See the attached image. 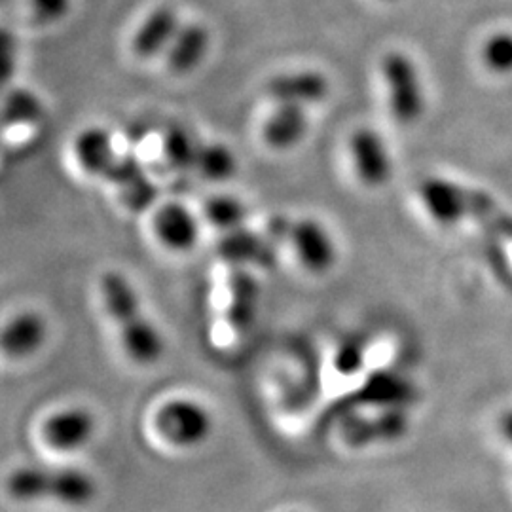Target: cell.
I'll return each mask as SVG.
<instances>
[{"instance_id": "1", "label": "cell", "mask_w": 512, "mask_h": 512, "mask_svg": "<svg viewBox=\"0 0 512 512\" xmlns=\"http://www.w3.org/2000/svg\"><path fill=\"white\" fill-rule=\"evenodd\" d=\"M99 294L129 359L139 365L160 361L165 351L164 336L148 317L141 296L128 277L120 272L103 274Z\"/></svg>"}, {"instance_id": "2", "label": "cell", "mask_w": 512, "mask_h": 512, "mask_svg": "<svg viewBox=\"0 0 512 512\" xmlns=\"http://www.w3.org/2000/svg\"><path fill=\"white\" fill-rule=\"evenodd\" d=\"M6 492L19 503L54 501L65 507H86L97 494L92 475L74 467H19L6 478Z\"/></svg>"}, {"instance_id": "3", "label": "cell", "mask_w": 512, "mask_h": 512, "mask_svg": "<svg viewBox=\"0 0 512 512\" xmlns=\"http://www.w3.org/2000/svg\"><path fill=\"white\" fill-rule=\"evenodd\" d=\"M277 238L287 239L298 264L310 274H327L338 260V247L327 226L319 220L275 217L270 224Z\"/></svg>"}, {"instance_id": "4", "label": "cell", "mask_w": 512, "mask_h": 512, "mask_svg": "<svg viewBox=\"0 0 512 512\" xmlns=\"http://www.w3.org/2000/svg\"><path fill=\"white\" fill-rule=\"evenodd\" d=\"M154 427L169 446L194 450L213 435L215 421L205 404L190 397H175L158 408Z\"/></svg>"}, {"instance_id": "5", "label": "cell", "mask_w": 512, "mask_h": 512, "mask_svg": "<svg viewBox=\"0 0 512 512\" xmlns=\"http://www.w3.org/2000/svg\"><path fill=\"white\" fill-rule=\"evenodd\" d=\"M382 73L393 118L403 126L416 124L425 110V95L416 63L403 52H389L382 59Z\"/></svg>"}, {"instance_id": "6", "label": "cell", "mask_w": 512, "mask_h": 512, "mask_svg": "<svg viewBox=\"0 0 512 512\" xmlns=\"http://www.w3.org/2000/svg\"><path fill=\"white\" fill-rule=\"evenodd\" d=\"M95 429V416L88 408L69 406L50 414L40 427V435L44 444L55 452L71 454L92 442Z\"/></svg>"}, {"instance_id": "7", "label": "cell", "mask_w": 512, "mask_h": 512, "mask_svg": "<svg viewBox=\"0 0 512 512\" xmlns=\"http://www.w3.org/2000/svg\"><path fill=\"white\" fill-rule=\"evenodd\" d=\"M418 192L423 209L440 226H454L465 217H471L473 190L461 184L442 177H427L421 181Z\"/></svg>"}, {"instance_id": "8", "label": "cell", "mask_w": 512, "mask_h": 512, "mask_svg": "<svg viewBox=\"0 0 512 512\" xmlns=\"http://www.w3.org/2000/svg\"><path fill=\"white\" fill-rule=\"evenodd\" d=\"M353 169L368 188H382L393 175V160L380 133L374 129H357L349 139Z\"/></svg>"}, {"instance_id": "9", "label": "cell", "mask_w": 512, "mask_h": 512, "mask_svg": "<svg viewBox=\"0 0 512 512\" xmlns=\"http://www.w3.org/2000/svg\"><path fill=\"white\" fill-rule=\"evenodd\" d=\"M330 92L329 78L319 71H294L274 76L266 93L277 105L308 107L327 99Z\"/></svg>"}, {"instance_id": "10", "label": "cell", "mask_w": 512, "mask_h": 512, "mask_svg": "<svg viewBox=\"0 0 512 512\" xmlns=\"http://www.w3.org/2000/svg\"><path fill=\"white\" fill-rule=\"evenodd\" d=\"M154 234L171 253H188L200 241V222L181 203H165L154 220Z\"/></svg>"}, {"instance_id": "11", "label": "cell", "mask_w": 512, "mask_h": 512, "mask_svg": "<svg viewBox=\"0 0 512 512\" xmlns=\"http://www.w3.org/2000/svg\"><path fill=\"white\" fill-rule=\"evenodd\" d=\"M181 29L179 16L171 6L154 8L131 38V50L141 59L164 54Z\"/></svg>"}, {"instance_id": "12", "label": "cell", "mask_w": 512, "mask_h": 512, "mask_svg": "<svg viewBox=\"0 0 512 512\" xmlns=\"http://www.w3.org/2000/svg\"><path fill=\"white\" fill-rule=\"evenodd\" d=\"M46 342V321L35 311H19L2 329V349L12 359L37 353Z\"/></svg>"}, {"instance_id": "13", "label": "cell", "mask_w": 512, "mask_h": 512, "mask_svg": "<svg viewBox=\"0 0 512 512\" xmlns=\"http://www.w3.org/2000/svg\"><path fill=\"white\" fill-rule=\"evenodd\" d=\"M306 131L308 116L304 107L277 105L262 128V137L266 145L274 150H289L304 139Z\"/></svg>"}, {"instance_id": "14", "label": "cell", "mask_w": 512, "mask_h": 512, "mask_svg": "<svg viewBox=\"0 0 512 512\" xmlns=\"http://www.w3.org/2000/svg\"><path fill=\"white\" fill-rule=\"evenodd\" d=\"M209 31L200 23L181 25L177 37L167 50V65L173 73H192L200 67L203 57L209 52Z\"/></svg>"}, {"instance_id": "15", "label": "cell", "mask_w": 512, "mask_h": 512, "mask_svg": "<svg viewBox=\"0 0 512 512\" xmlns=\"http://www.w3.org/2000/svg\"><path fill=\"white\" fill-rule=\"evenodd\" d=\"M74 156L78 165L93 177H107L118 160L110 133L103 128L84 129L74 141Z\"/></svg>"}, {"instance_id": "16", "label": "cell", "mask_w": 512, "mask_h": 512, "mask_svg": "<svg viewBox=\"0 0 512 512\" xmlns=\"http://www.w3.org/2000/svg\"><path fill=\"white\" fill-rule=\"evenodd\" d=\"M196 169L209 181H228L238 171V160L234 152L220 143H205L200 145Z\"/></svg>"}, {"instance_id": "17", "label": "cell", "mask_w": 512, "mask_h": 512, "mask_svg": "<svg viewBox=\"0 0 512 512\" xmlns=\"http://www.w3.org/2000/svg\"><path fill=\"white\" fill-rule=\"evenodd\" d=\"M200 145L192 139L186 129L173 126L165 131L164 158L171 169L188 171L196 169Z\"/></svg>"}, {"instance_id": "18", "label": "cell", "mask_w": 512, "mask_h": 512, "mask_svg": "<svg viewBox=\"0 0 512 512\" xmlns=\"http://www.w3.org/2000/svg\"><path fill=\"white\" fill-rule=\"evenodd\" d=\"M205 219L209 220L215 228L224 232H234L245 228L247 207L234 196H215L205 203Z\"/></svg>"}, {"instance_id": "19", "label": "cell", "mask_w": 512, "mask_h": 512, "mask_svg": "<svg viewBox=\"0 0 512 512\" xmlns=\"http://www.w3.org/2000/svg\"><path fill=\"white\" fill-rule=\"evenodd\" d=\"M42 116V103L35 93L27 90H12L4 103V122L12 124H33Z\"/></svg>"}, {"instance_id": "20", "label": "cell", "mask_w": 512, "mask_h": 512, "mask_svg": "<svg viewBox=\"0 0 512 512\" xmlns=\"http://www.w3.org/2000/svg\"><path fill=\"white\" fill-rule=\"evenodd\" d=\"M482 63L495 74L512 73V33L499 31L486 38L482 46Z\"/></svg>"}, {"instance_id": "21", "label": "cell", "mask_w": 512, "mask_h": 512, "mask_svg": "<svg viewBox=\"0 0 512 512\" xmlns=\"http://www.w3.org/2000/svg\"><path fill=\"white\" fill-rule=\"evenodd\" d=\"M29 6L38 23H54L69 14L71 0H29Z\"/></svg>"}, {"instance_id": "22", "label": "cell", "mask_w": 512, "mask_h": 512, "mask_svg": "<svg viewBox=\"0 0 512 512\" xmlns=\"http://www.w3.org/2000/svg\"><path fill=\"white\" fill-rule=\"evenodd\" d=\"M497 429H499L501 439L505 440L509 446H512V408L501 414L499 423H497Z\"/></svg>"}]
</instances>
